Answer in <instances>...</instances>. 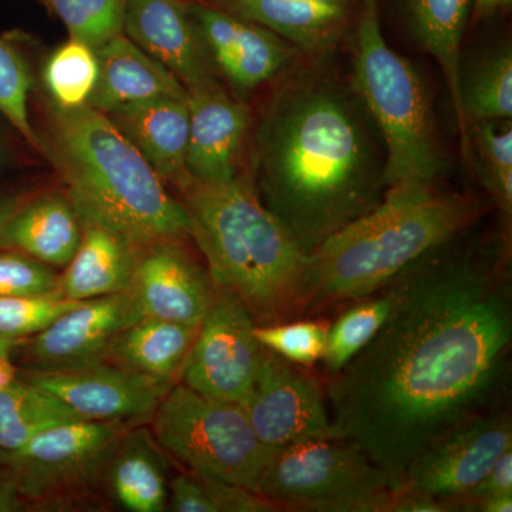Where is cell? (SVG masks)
<instances>
[{
    "mask_svg": "<svg viewBox=\"0 0 512 512\" xmlns=\"http://www.w3.org/2000/svg\"><path fill=\"white\" fill-rule=\"evenodd\" d=\"M329 325L323 320L292 319L256 325L255 335L264 348L293 365L313 367L325 355Z\"/></svg>",
    "mask_w": 512,
    "mask_h": 512,
    "instance_id": "obj_33",
    "label": "cell"
},
{
    "mask_svg": "<svg viewBox=\"0 0 512 512\" xmlns=\"http://www.w3.org/2000/svg\"><path fill=\"white\" fill-rule=\"evenodd\" d=\"M501 494H512V448L501 454L487 476L466 497L458 501L456 511H460L461 505L470 501Z\"/></svg>",
    "mask_w": 512,
    "mask_h": 512,
    "instance_id": "obj_38",
    "label": "cell"
},
{
    "mask_svg": "<svg viewBox=\"0 0 512 512\" xmlns=\"http://www.w3.org/2000/svg\"><path fill=\"white\" fill-rule=\"evenodd\" d=\"M99 77L96 49L70 37L49 56L43 82L52 103L62 109L87 106Z\"/></svg>",
    "mask_w": 512,
    "mask_h": 512,
    "instance_id": "obj_31",
    "label": "cell"
},
{
    "mask_svg": "<svg viewBox=\"0 0 512 512\" xmlns=\"http://www.w3.org/2000/svg\"><path fill=\"white\" fill-rule=\"evenodd\" d=\"M357 26L355 87L382 134L386 190L434 184L443 156L426 87L409 60L387 45L377 0H363Z\"/></svg>",
    "mask_w": 512,
    "mask_h": 512,
    "instance_id": "obj_6",
    "label": "cell"
},
{
    "mask_svg": "<svg viewBox=\"0 0 512 512\" xmlns=\"http://www.w3.org/2000/svg\"><path fill=\"white\" fill-rule=\"evenodd\" d=\"M433 249L390 282L382 328L329 376L332 424L402 487L414 458L451 430L498 410L507 389L512 303L497 247Z\"/></svg>",
    "mask_w": 512,
    "mask_h": 512,
    "instance_id": "obj_1",
    "label": "cell"
},
{
    "mask_svg": "<svg viewBox=\"0 0 512 512\" xmlns=\"http://www.w3.org/2000/svg\"><path fill=\"white\" fill-rule=\"evenodd\" d=\"M20 343H22L20 340L0 338V352L10 353V350L16 348Z\"/></svg>",
    "mask_w": 512,
    "mask_h": 512,
    "instance_id": "obj_45",
    "label": "cell"
},
{
    "mask_svg": "<svg viewBox=\"0 0 512 512\" xmlns=\"http://www.w3.org/2000/svg\"><path fill=\"white\" fill-rule=\"evenodd\" d=\"M187 9L218 73L239 92L274 79L291 60L289 46L271 30L207 0H187Z\"/></svg>",
    "mask_w": 512,
    "mask_h": 512,
    "instance_id": "obj_15",
    "label": "cell"
},
{
    "mask_svg": "<svg viewBox=\"0 0 512 512\" xmlns=\"http://www.w3.org/2000/svg\"><path fill=\"white\" fill-rule=\"evenodd\" d=\"M197 332L198 326L140 318L114 336L104 355V362L158 382L174 384Z\"/></svg>",
    "mask_w": 512,
    "mask_h": 512,
    "instance_id": "obj_26",
    "label": "cell"
},
{
    "mask_svg": "<svg viewBox=\"0 0 512 512\" xmlns=\"http://www.w3.org/2000/svg\"><path fill=\"white\" fill-rule=\"evenodd\" d=\"M512 448V423L504 410L466 421L414 458L402 485L436 498L456 511V504Z\"/></svg>",
    "mask_w": 512,
    "mask_h": 512,
    "instance_id": "obj_12",
    "label": "cell"
},
{
    "mask_svg": "<svg viewBox=\"0 0 512 512\" xmlns=\"http://www.w3.org/2000/svg\"><path fill=\"white\" fill-rule=\"evenodd\" d=\"M483 214V204L434 184L387 188L382 202L308 256L298 316L379 292L433 249L453 241Z\"/></svg>",
    "mask_w": 512,
    "mask_h": 512,
    "instance_id": "obj_3",
    "label": "cell"
},
{
    "mask_svg": "<svg viewBox=\"0 0 512 512\" xmlns=\"http://www.w3.org/2000/svg\"><path fill=\"white\" fill-rule=\"evenodd\" d=\"M40 153L49 158L80 218L99 222L134 245L190 237L191 221L146 158L90 106L62 109L50 101Z\"/></svg>",
    "mask_w": 512,
    "mask_h": 512,
    "instance_id": "obj_4",
    "label": "cell"
},
{
    "mask_svg": "<svg viewBox=\"0 0 512 512\" xmlns=\"http://www.w3.org/2000/svg\"><path fill=\"white\" fill-rule=\"evenodd\" d=\"M390 487V478L362 448L336 436L275 450L254 491L281 511L370 512L377 495Z\"/></svg>",
    "mask_w": 512,
    "mask_h": 512,
    "instance_id": "obj_8",
    "label": "cell"
},
{
    "mask_svg": "<svg viewBox=\"0 0 512 512\" xmlns=\"http://www.w3.org/2000/svg\"><path fill=\"white\" fill-rule=\"evenodd\" d=\"M460 511L511 512L512 494L491 495L461 505Z\"/></svg>",
    "mask_w": 512,
    "mask_h": 512,
    "instance_id": "obj_39",
    "label": "cell"
},
{
    "mask_svg": "<svg viewBox=\"0 0 512 512\" xmlns=\"http://www.w3.org/2000/svg\"><path fill=\"white\" fill-rule=\"evenodd\" d=\"M410 26L419 45L436 59L446 77L456 114L461 151L471 164L470 137L461 113V45L471 18L473 0H406Z\"/></svg>",
    "mask_w": 512,
    "mask_h": 512,
    "instance_id": "obj_24",
    "label": "cell"
},
{
    "mask_svg": "<svg viewBox=\"0 0 512 512\" xmlns=\"http://www.w3.org/2000/svg\"><path fill=\"white\" fill-rule=\"evenodd\" d=\"M126 430L123 421H67L0 456L23 498L60 501L103 484L107 461Z\"/></svg>",
    "mask_w": 512,
    "mask_h": 512,
    "instance_id": "obj_9",
    "label": "cell"
},
{
    "mask_svg": "<svg viewBox=\"0 0 512 512\" xmlns=\"http://www.w3.org/2000/svg\"><path fill=\"white\" fill-rule=\"evenodd\" d=\"M140 318L126 292L80 302L33 336L30 359L46 370L103 362L114 336Z\"/></svg>",
    "mask_w": 512,
    "mask_h": 512,
    "instance_id": "obj_18",
    "label": "cell"
},
{
    "mask_svg": "<svg viewBox=\"0 0 512 512\" xmlns=\"http://www.w3.org/2000/svg\"><path fill=\"white\" fill-rule=\"evenodd\" d=\"M460 103L468 124L480 120H511L512 52L501 47L461 72Z\"/></svg>",
    "mask_w": 512,
    "mask_h": 512,
    "instance_id": "obj_28",
    "label": "cell"
},
{
    "mask_svg": "<svg viewBox=\"0 0 512 512\" xmlns=\"http://www.w3.org/2000/svg\"><path fill=\"white\" fill-rule=\"evenodd\" d=\"M32 74L16 47L0 39V116L40 151L39 133H36L29 114V93Z\"/></svg>",
    "mask_w": 512,
    "mask_h": 512,
    "instance_id": "obj_34",
    "label": "cell"
},
{
    "mask_svg": "<svg viewBox=\"0 0 512 512\" xmlns=\"http://www.w3.org/2000/svg\"><path fill=\"white\" fill-rule=\"evenodd\" d=\"M52 266L13 249H0V296L46 295L56 291Z\"/></svg>",
    "mask_w": 512,
    "mask_h": 512,
    "instance_id": "obj_36",
    "label": "cell"
},
{
    "mask_svg": "<svg viewBox=\"0 0 512 512\" xmlns=\"http://www.w3.org/2000/svg\"><path fill=\"white\" fill-rule=\"evenodd\" d=\"M82 420L52 394L18 379L0 390V451L18 450L40 431Z\"/></svg>",
    "mask_w": 512,
    "mask_h": 512,
    "instance_id": "obj_27",
    "label": "cell"
},
{
    "mask_svg": "<svg viewBox=\"0 0 512 512\" xmlns=\"http://www.w3.org/2000/svg\"><path fill=\"white\" fill-rule=\"evenodd\" d=\"M190 109L187 170L202 184H225L244 173L242 157L251 130L247 104L220 82L187 92Z\"/></svg>",
    "mask_w": 512,
    "mask_h": 512,
    "instance_id": "obj_16",
    "label": "cell"
},
{
    "mask_svg": "<svg viewBox=\"0 0 512 512\" xmlns=\"http://www.w3.org/2000/svg\"><path fill=\"white\" fill-rule=\"evenodd\" d=\"M82 239V220L67 194H46L25 201L10 217L0 249H13L52 266L64 268Z\"/></svg>",
    "mask_w": 512,
    "mask_h": 512,
    "instance_id": "obj_22",
    "label": "cell"
},
{
    "mask_svg": "<svg viewBox=\"0 0 512 512\" xmlns=\"http://www.w3.org/2000/svg\"><path fill=\"white\" fill-rule=\"evenodd\" d=\"M82 220V239L72 261L64 266L56 296L83 302L127 291L137 245L99 222Z\"/></svg>",
    "mask_w": 512,
    "mask_h": 512,
    "instance_id": "obj_21",
    "label": "cell"
},
{
    "mask_svg": "<svg viewBox=\"0 0 512 512\" xmlns=\"http://www.w3.org/2000/svg\"><path fill=\"white\" fill-rule=\"evenodd\" d=\"M165 185L181 190L192 180L187 170L190 109L187 99L157 97L107 113Z\"/></svg>",
    "mask_w": 512,
    "mask_h": 512,
    "instance_id": "obj_19",
    "label": "cell"
},
{
    "mask_svg": "<svg viewBox=\"0 0 512 512\" xmlns=\"http://www.w3.org/2000/svg\"><path fill=\"white\" fill-rule=\"evenodd\" d=\"M80 302L67 301L55 293L0 296V338L20 340L35 336Z\"/></svg>",
    "mask_w": 512,
    "mask_h": 512,
    "instance_id": "obj_35",
    "label": "cell"
},
{
    "mask_svg": "<svg viewBox=\"0 0 512 512\" xmlns=\"http://www.w3.org/2000/svg\"><path fill=\"white\" fill-rule=\"evenodd\" d=\"M124 35L158 60L187 92L218 83V70L187 0H127Z\"/></svg>",
    "mask_w": 512,
    "mask_h": 512,
    "instance_id": "obj_17",
    "label": "cell"
},
{
    "mask_svg": "<svg viewBox=\"0 0 512 512\" xmlns=\"http://www.w3.org/2000/svg\"><path fill=\"white\" fill-rule=\"evenodd\" d=\"M255 326L247 305L234 292L214 284L210 308L198 326L178 383L218 402L244 403L265 353Z\"/></svg>",
    "mask_w": 512,
    "mask_h": 512,
    "instance_id": "obj_10",
    "label": "cell"
},
{
    "mask_svg": "<svg viewBox=\"0 0 512 512\" xmlns=\"http://www.w3.org/2000/svg\"><path fill=\"white\" fill-rule=\"evenodd\" d=\"M23 200L20 195H5L0 197V238H2L3 228L8 224L10 217L15 214L16 210L23 204Z\"/></svg>",
    "mask_w": 512,
    "mask_h": 512,
    "instance_id": "obj_42",
    "label": "cell"
},
{
    "mask_svg": "<svg viewBox=\"0 0 512 512\" xmlns=\"http://www.w3.org/2000/svg\"><path fill=\"white\" fill-rule=\"evenodd\" d=\"M23 380L55 396L79 419L123 423L153 416L173 386L104 360L70 369L30 370Z\"/></svg>",
    "mask_w": 512,
    "mask_h": 512,
    "instance_id": "obj_13",
    "label": "cell"
},
{
    "mask_svg": "<svg viewBox=\"0 0 512 512\" xmlns=\"http://www.w3.org/2000/svg\"><path fill=\"white\" fill-rule=\"evenodd\" d=\"M241 406L256 437L274 451L338 436L319 380L266 348L252 392Z\"/></svg>",
    "mask_w": 512,
    "mask_h": 512,
    "instance_id": "obj_11",
    "label": "cell"
},
{
    "mask_svg": "<svg viewBox=\"0 0 512 512\" xmlns=\"http://www.w3.org/2000/svg\"><path fill=\"white\" fill-rule=\"evenodd\" d=\"M315 2L330 3V5L350 6V2H352V0H315Z\"/></svg>",
    "mask_w": 512,
    "mask_h": 512,
    "instance_id": "obj_46",
    "label": "cell"
},
{
    "mask_svg": "<svg viewBox=\"0 0 512 512\" xmlns=\"http://www.w3.org/2000/svg\"><path fill=\"white\" fill-rule=\"evenodd\" d=\"M151 419L158 444L190 471L252 491L274 453L256 437L241 404L218 402L178 382Z\"/></svg>",
    "mask_w": 512,
    "mask_h": 512,
    "instance_id": "obj_7",
    "label": "cell"
},
{
    "mask_svg": "<svg viewBox=\"0 0 512 512\" xmlns=\"http://www.w3.org/2000/svg\"><path fill=\"white\" fill-rule=\"evenodd\" d=\"M232 15L254 22L306 50L325 49L338 39L350 6L315 0H207Z\"/></svg>",
    "mask_w": 512,
    "mask_h": 512,
    "instance_id": "obj_25",
    "label": "cell"
},
{
    "mask_svg": "<svg viewBox=\"0 0 512 512\" xmlns=\"http://www.w3.org/2000/svg\"><path fill=\"white\" fill-rule=\"evenodd\" d=\"M70 37L97 49L124 32L127 0H43Z\"/></svg>",
    "mask_w": 512,
    "mask_h": 512,
    "instance_id": "obj_32",
    "label": "cell"
},
{
    "mask_svg": "<svg viewBox=\"0 0 512 512\" xmlns=\"http://www.w3.org/2000/svg\"><path fill=\"white\" fill-rule=\"evenodd\" d=\"M18 380V369L10 362L8 352H0V390L8 389Z\"/></svg>",
    "mask_w": 512,
    "mask_h": 512,
    "instance_id": "obj_43",
    "label": "cell"
},
{
    "mask_svg": "<svg viewBox=\"0 0 512 512\" xmlns=\"http://www.w3.org/2000/svg\"><path fill=\"white\" fill-rule=\"evenodd\" d=\"M167 510L174 512H217L200 476L194 471L170 480Z\"/></svg>",
    "mask_w": 512,
    "mask_h": 512,
    "instance_id": "obj_37",
    "label": "cell"
},
{
    "mask_svg": "<svg viewBox=\"0 0 512 512\" xmlns=\"http://www.w3.org/2000/svg\"><path fill=\"white\" fill-rule=\"evenodd\" d=\"M170 468L153 431H124L104 470L103 484L117 504L131 512L167 510Z\"/></svg>",
    "mask_w": 512,
    "mask_h": 512,
    "instance_id": "obj_23",
    "label": "cell"
},
{
    "mask_svg": "<svg viewBox=\"0 0 512 512\" xmlns=\"http://www.w3.org/2000/svg\"><path fill=\"white\" fill-rule=\"evenodd\" d=\"M184 239H161L137 248L127 295L141 318L200 326L214 282L185 249Z\"/></svg>",
    "mask_w": 512,
    "mask_h": 512,
    "instance_id": "obj_14",
    "label": "cell"
},
{
    "mask_svg": "<svg viewBox=\"0 0 512 512\" xmlns=\"http://www.w3.org/2000/svg\"><path fill=\"white\" fill-rule=\"evenodd\" d=\"M22 495L12 480L0 478V512H13L22 510Z\"/></svg>",
    "mask_w": 512,
    "mask_h": 512,
    "instance_id": "obj_41",
    "label": "cell"
},
{
    "mask_svg": "<svg viewBox=\"0 0 512 512\" xmlns=\"http://www.w3.org/2000/svg\"><path fill=\"white\" fill-rule=\"evenodd\" d=\"M512 0H473L470 22H483L497 13L510 9Z\"/></svg>",
    "mask_w": 512,
    "mask_h": 512,
    "instance_id": "obj_40",
    "label": "cell"
},
{
    "mask_svg": "<svg viewBox=\"0 0 512 512\" xmlns=\"http://www.w3.org/2000/svg\"><path fill=\"white\" fill-rule=\"evenodd\" d=\"M393 305L389 286L350 303L329 325L325 355L320 362L328 376L335 375L360 352L382 328Z\"/></svg>",
    "mask_w": 512,
    "mask_h": 512,
    "instance_id": "obj_29",
    "label": "cell"
},
{
    "mask_svg": "<svg viewBox=\"0 0 512 512\" xmlns=\"http://www.w3.org/2000/svg\"><path fill=\"white\" fill-rule=\"evenodd\" d=\"M10 144L8 141V137H6L5 131H3L2 124H0V171L8 165L10 161Z\"/></svg>",
    "mask_w": 512,
    "mask_h": 512,
    "instance_id": "obj_44",
    "label": "cell"
},
{
    "mask_svg": "<svg viewBox=\"0 0 512 512\" xmlns=\"http://www.w3.org/2000/svg\"><path fill=\"white\" fill-rule=\"evenodd\" d=\"M2 464H3L2 456H0V478H2Z\"/></svg>",
    "mask_w": 512,
    "mask_h": 512,
    "instance_id": "obj_47",
    "label": "cell"
},
{
    "mask_svg": "<svg viewBox=\"0 0 512 512\" xmlns=\"http://www.w3.org/2000/svg\"><path fill=\"white\" fill-rule=\"evenodd\" d=\"M178 192L212 282L234 292L256 325L296 319L308 255L262 204L251 175L225 184L192 178Z\"/></svg>",
    "mask_w": 512,
    "mask_h": 512,
    "instance_id": "obj_5",
    "label": "cell"
},
{
    "mask_svg": "<svg viewBox=\"0 0 512 512\" xmlns=\"http://www.w3.org/2000/svg\"><path fill=\"white\" fill-rule=\"evenodd\" d=\"M362 117L342 90L311 77L278 93L256 130L252 183L308 256L383 200L386 154Z\"/></svg>",
    "mask_w": 512,
    "mask_h": 512,
    "instance_id": "obj_2",
    "label": "cell"
},
{
    "mask_svg": "<svg viewBox=\"0 0 512 512\" xmlns=\"http://www.w3.org/2000/svg\"><path fill=\"white\" fill-rule=\"evenodd\" d=\"M99 77L87 106L107 114L157 97L187 99L184 84L124 33L96 49Z\"/></svg>",
    "mask_w": 512,
    "mask_h": 512,
    "instance_id": "obj_20",
    "label": "cell"
},
{
    "mask_svg": "<svg viewBox=\"0 0 512 512\" xmlns=\"http://www.w3.org/2000/svg\"><path fill=\"white\" fill-rule=\"evenodd\" d=\"M471 161L485 190L491 195L505 224L512 218V128H500L495 120L468 124Z\"/></svg>",
    "mask_w": 512,
    "mask_h": 512,
    "instance_id": "obj_30",
    "label": "cell"
}]
</instances>
